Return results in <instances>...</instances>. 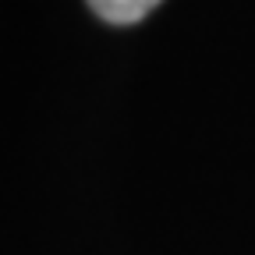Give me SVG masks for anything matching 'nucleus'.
<instances>
[{
	"label": "nucleus",
	"mask_w": 255,
	"mask_h": 255,
	"mask_svg": "<svg viewBox=\"0 0 255 255\" xmlns=\"http://www.w3.org/2000/svg\"><path fill=\"white\" fill-rule=\"evenodd\" d=\"M85 4L92 7L96 18H103L110 25H135L159 4V0H85Z\"/></svg>",
	"instance_id": "nucleus-1"
}]
</instances>
